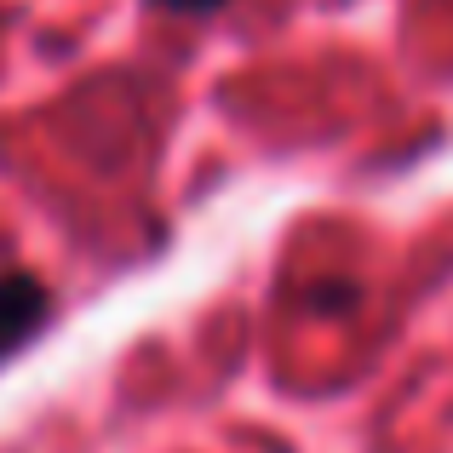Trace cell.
Returning <instances> with one entry per match:
<instances>
[{"instance_id":"6da1fadb","label":"cell","mask_w":453,"mask_h":453,"mask_svg":"<svg viewBox=\"0 0 453 453\" xmlns=\"http://www.w3.org/2000/svg\"><path fill=\"white\" fill-rule=\"evenodd\" d=\"M46 310H52L46 281L18 276V270H12V276H0V362H6L23 339H35V333H41Z\"/></svg>"},{"instance_id":"7a4b0ae2","label":"cell","mask_w":453,"mask_h":453,"mask_svg":"<svg viewBox=\"0 0 453 453\" xmlns=\"http://www.w3.org/2000/svg\"><path fill=\"white\" fill-rule=\"evenodd\" d=\"M155 6H166V12H212V6H224V0H155Z\"/></svg>"}]
</instances>
